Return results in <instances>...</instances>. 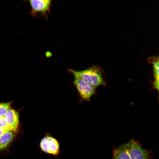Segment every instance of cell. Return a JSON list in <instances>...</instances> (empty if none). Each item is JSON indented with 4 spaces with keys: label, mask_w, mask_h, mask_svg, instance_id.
<instances>
[{
    "label": "cell",
    "mask_w": 159,
    "mask_h": 159,
    "mask_svg": "<svg viewBox=\"0 0 159 159\" xmlns=\"http://www.w3.org/2000/svg\"><path fill=\"white\" fill-rule=\"evenodd\" d=\"M151 153L138 142L131 140L113 150V159H149Z\"/></svg>",
    "instance_id": "6da1fadb"
},
{
    "label": "cell",
    "mask_w": 159,
    "mask_h": 159,
    "mask_svg": "<svg viewBox=\"0 0 159 159\" xmlns=\"http://www.w3.org/2000/svg\"><path fill=\"white\" fill-rule=\"evenodd\" d=\"M68 71L73 75L74 77L80 79L95 88L105 85L101 69L97 66H92L80 71L72 69H69Z\"/></svg>",
    "instance_id": "7a4b0ae2"
},
{
    "label": "cell",
    "mask_w": 159,
    "mask_h": 159,
    "mask_svg": "<svg viewBox=\"0 0 159 159\" xmlns=\"http://www.w3.org/2000/svg\"><path fill=\"white\" fill-rule=\"evenodd\" d=\"M41 150L55 158L59 156L60 152V143L58 140L49 132L41 139L39 144Z\"/></svg>",
    "instance_id": "3957f363"
},
{
    "label": "cell",
    "mask_w": 159,
    "mask_h": 159,
    "mask_svg": "<svg viewBox=\"0 0 159 159\" xmlns=\"http://www.w3.org/2000/svg\"><path fill=\"white\" fill-rule=\"evenodd\" d=\"M73 83L78 92L80 102L90 101L91 97L95 92L96 88L79 78L74 77Z\"/></svg>",
    "instance_id": "277c9868"
},
{
    "label": "cell",
    "mask_w": 159,
    "mask_h": 159,
    "mask_svg": "<svg viewBox=\"0 0 159 159\" xmlns=\"http://www.w3.org/2000/svg\"><path fill=\"white\" fill-rule=\"evenodd\" d=\"M28 1L30 5L31 10L30 14L34 16L38 14L45 18L50 13L52 1L50 0H30Z\"/></svg>",
    "instance_id": "5b68a950"
},
{
    "label": "cell",
    "mask_w": 159,
    "mask_h": 159,
    "mask_svg": "<svg viewBox=\"0 0 159 159\" xmlns=\"http://www.w3.org/2000/svg\"><path fill=\"white\" fill-rule=\"evenodd\" d=\"M4 118L11 130L16 131L19 122L18 112L10 107L7 111Z\"/></svg>",
    "instance_id": "8992f818"
},
{
    "label": "cell",
    "mask_w": 159,
    "mask_h": 159,
    "mask_svg": "<svg viewBox=\"0 0 159 159\" xmlns=\"http://www.w3.org/2000/svg\"><path fill=\"white\" fill-rule=\"evenodd\" d=\"M150 62L152 63L153 66L154 81V87L158 90L159 87V59L158 57H149L148 59Z\"/></svg>",
    "instance_id": "52a82bcc"
},
{
    "label": "cell",
    "mask_w": 159,
    "mask_h": 159,
    "mask_svg": "<svg viewBox=\"0 0 159 159\" xmlns=\"http://www.w3.org/2000/svg\"><path fill=\"white\" fill-rule=\"evenodd\" d=\"M14 134L11 131L7 132L0 136V150L5 148L12 140Z\"/></svg>",
    "instance_id": "ba28073f"
},
{
    "label": "cell",
    "mask_w": 159,
    "mask_h": 159,
    "mask_svg": "<svg viewBox=\"0 0 159 159\" xmlns=\"http://www.w3.org/2000/svg\"><path fill=\"white\" fill-rule=\"evenodd\" d=\"M11 102H0V117H4Z\"/></svg>",
    "instance_id": "9c48e42d"
},
{
    "label": "cell",
    "mask_w": 159,
    "mask_h": 159,
    "mask_svg": "<svg viewBox=\"0 0 159 159\" xmlns=\"http://www.w3.org/2000/svg\"><path fill=\"white\" fill-rule=\"evenodd\" d=\"M0 127L11 130L4 117H0Z\"/></svg>",
    "instance_id": "30bf717a"
},
{
    "label": "cell",
    "mask_w": 159,
    "mask_h": 159,
    "mask_svg": "<svg viewBox=\"0 0 159 159\" xmlns=\"http://www.w3.org/2000/svg\"><path fill=\"white\" fill-rule=\"evenodd\" d=\"M11 131L9 130L0 127V136L4 133Z\"/></svg>",
    "instance_id": "8fae6325"
}]
</instances>
